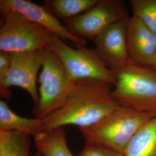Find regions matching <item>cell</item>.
Returning a JSON list of instances; mask_svg holds the SVG:
<instances>
[{
	"instance_id": "1",
	"label": "cell",
	"mask_w": 156,
	"mask_h": 156,
	"mask_svg": "<svg viewBox=\"0 0 156 156\" xmlns=\"http://www.w3.org/2000/svg\"><path fill=\"white\" fill-rule=\"evenodd\" d=\"M112 86L94 79L76 81L63 105L42 119V132L67 125L84 128L98 122L120 106Z\"/></svg>"
},
{
	"instance_id": "2",
	"label": "cell",
	"mask_w": 156,
	"mask_h": 156,
	"mask_svg": "<svg viewBox=\"0 0 156 156\" xmlns=\"http://www.w3.org/2000/svg\"><path fill=\"white\" fill-rule=\"evenodd\" d=\"M113 96L120 106L156 116V71L131 63L116 73Z\"/></svg>"
},
{
	"instance_id": "3",
	"label": "cell",
	"mask_w": 156,
	"mask_h": 156,
	"mask_svg": "<svg viewBox=\"0 0 156 156\" xmlns=\"http://www.w3.org/2000/svg\"><path fill=\"white\" fill-rule=\"evenodd\" d=\"M155 116L120 106L94 124L80 130L86 140H93L124 154L140 127Z\"/></svg>"
},
{
	"instance_id": "4",
	"label": "cell",
	"mask_w": 156,
	"mask_h": 156,
	"mask_svg": "<svg viewBox=\"0 0 156 156\" xmlns=\"http://www.w3.org/2000/svg\"><path fill=\"white\" fill-rule=\"evenodd\" d=\"M41 69L39 103L32 113L42 120L63 105L75 82L69 78L59 57L49 48L45 50Z\"/></svg>"
},
{
	"instance_id": "5",
	"label": "cell",
	"mask_w": 156,
	"mask_h": 156,
	"mask_svg": "<svg viewBox=\"0 0 156 156\" xmlns=\"http://www.w3.org/2000/svg\"><path fill=\"white\" fill-rule=\"evenodd\" d=\"M1 15L0 51L13 53L42 50L48 48L56 35L19 12H7Z\"/></svg>"
},
{
	"instance_id": "6",
	"label": "cell",
	"mask_w": 156,
	"mask_h": 156,
	"mask_svg": "<svg viewBox=\"0 0 156 156\" xmlns=\"http://www.w3.org/2000/svg\"><path fill=\"white\" fill-rule=\"evenodd\" d=\"M59 57L73 82L94 79L115 86L116 74L106 66L95 49L84 47L73 49L57 35L48 48Z\"/></svg>"
},
{
	"instance_id": "7",
	"label": "cell",
	"mask_w": 156,
	"mask_h": 156,
	"mask_svg": "<svg viewBox=\"0 0 156 156\" xmlns=\"http://www.w3.org/2000/svg\"><path fill=\"white\" fill-rule=\"evenodd\" d=\"M46 49L11 53L9 73L4 83L0 86V95L2 98L11 100L12 94L9 87H19L27 91L31 97L34 105L33 109L37 108L39 100L37 87V75L39 69L42 68Z\"/></svg>"
},
{
	"instance_id": "8",
	"label": "cell",
	"mask_w": 156,
	"mask_h": 156,
	"mask_svg": "<svg viewBox=\"0 0 156 156\" xmlns=\"http://www.w3.org/2000/svg\"><path fill=\"white\" fill-rule=\"evenodd\" d=\"M127 16L126 5L123 1L99 0L89 11L64 22V26L78 38L94 41L108 26Z\"/></svg>"
},
{
	"instance_id": "9",
	"label": "cell",
	"mask_w": 156,
	"mask_h": 156,
	"mask_svg": "<svg viewBox=\"0 0 156 156\" xmlns=\"http://www.w3.org/2000/svg\"><path fill=\"white\" fill-rule=\"evenodd\" d=\"M129 20L127 16L112 23L94 41L96 53L106 66L115 73L132 63L127 42Z\"/></svg>"
},
{
	"instance_id": "10",
	"label": "cell",
	"mask_w": 156,
	"mask_h": 156,
	"mask_svg": "<svg viewBox=\"0 0 156 156\" xmlns=\"http://www.w3.org/2000/svg\"><path fill=\"white\" fill-rule=\"evenodd\" d=\"M15 11L21 13L28 20L44 27L63 41L68 40L78 48L84 47L87 41L69 33L44 6L38 5L28 0H1V14Z\"/></svg>"
},
{
	"instance_id": "11",
	"label": "cell",
	"mask_w": 156,
	"mask_h": 156,
	"mask_svg": "<svg viewBox=\"0 0 156 156\" xmlns=\"http://www.w3.org/2000/svg\"><path fill=\"white\" fill-rule=\"evenodd\" d=\"M127 42L131 62L151 67L156 53V34L140 20L132 17L128 22Z\"/></svg>"
},
{
	"instance_id": "12",
	"label": "cell",
	"mask_w": 156,
	"mask_h": 156,
	"mask_svg": "<svg viewBox=\"0 0 156 156\" xmlns=\"http://www.w3.org/2000/svg\"><path fill=\"white\" fill-rule=\"evenodd\" d=\"M42 120L28 119L15 113L4 100L0 101V131H16L36 136L42 132Z\"/></svg>"
},
{
	"instance_id": "13",
	"label": "cell",
	"mask_w": 156,
	"mask_h": 156,
	"mask_svg": "<svg viewBox=\"0 0 156 156\" xmlns=\"http://www.w3.org/2000/svg\"><path fill=\"white\" fill-rule=\"evenodd\" d=\"M125 156H156V116L152 117L135 134Z\"/></svg>"
},
{
	"instance_id": "14",
	"label": "cell",
	"mask_w": 156,
	"mask_h": 156,
	"mask_svg": "<svg viewBox=\"0 0 156 156\" xmlns=\"http://www.w3.org/2000/svg\"><path fill=\"white\" fill-rule=\"evenodd\" d=\"M34 142L38 151L44 156H74L68 146L66 131L62 127L35 136Z\"/></svg>"
},
{
	"instance_id": "15",
	"label": "cell",
	"mask_w": 156,
	"mask_h": 156,
	"mask_svg": "<svg viewBox=\"0 0 156 156\" xmlns=\"http://www.w3.org/2000/svg\"><path fill=\"white\" fill-rule=\"evenodd\" d=\"M99 0H45V8L64 22L78 16L97 4Z\"/></svg>"
},
{
	"instance_id": "16",
	"label": "cell",
	"mask_w": 156,
	"mask_h": 156,
	"mask_svg": "<svg viewBox=\"0 0 156 156\" xmlns=\"http://www.w3.org/2000/svg\"><path fill=\"white\" fill-rule=\"evenodd\" d=\"M31 144L28 134L0 131V156H29Z\"/></svg>"
},
{
	"instance_id": "17",
	"label": "cell",
	"mask_w": 156,
	"mask_h": 156,
	"mask_svg": "<svg viewBox=\"0 0 156 156\" xmlns=\"http://www.w3.org/2000/svg\"><path fill=\"white\" fill-rule=\"evenodd\" d=\"M133 17L156 34V0H131Z\"/></svg>"
},
{
	"instance_id": "18",
	"label": "cell",
	"mask_w": 156,
	"mask_h": 156,
	"mask_svg": "<svg viewBox=\"0 0 156 156\" xmlns=\"http://www.w3.org/2000/svg\"><path fill=\"white\" fill-rule=\"evenodd\" d=\"M77 156H125L93 140H86L83 149Z\"/></svg>"
},
{
	"instance_id": "19",
	"label": "cell",
	"mask_w": 156,
	"mask_h": 156,
	"mask_svg": "<svg viewBox=\"0 0 156 156\" xmlns=\"http://www.w3.org/2000/svg\"><path fill=\"white\" fill-rule=\"evenodd\" d=\"M11 53L0 51V86L5 81L11 66Z\"/></svg>"
},
{
	"instance_id": "20",
	"label": "cell",
	"mask_w": 156,
	"mask_h": 156,
	"mask_svg": "<svg viewBox=\"0 0 156 156\" xmlns=\"http://www.w3.org/2000/svg\"><path fill=\"white\" fill-rule=\"evenodd\" d=\"M151 68H153L156 71V55L154 56V60H153V64L151 66Z\"/></svg>"
},
{
	"instance_id": "21",
	"label": "cell",
	"mask_w": 156,
	"mask_h": 156,
	"mask_svg": "<svg viewBox=\"0 0 156 156\" xmlns=\"http://www.w3.org/2000/svg\"><path fill=\"white\" fill-rule=\"evenodd\" d=\"M34 156H44L39 151H37L35 154V155H34Z\"/></svg>"
}]
</instances>
